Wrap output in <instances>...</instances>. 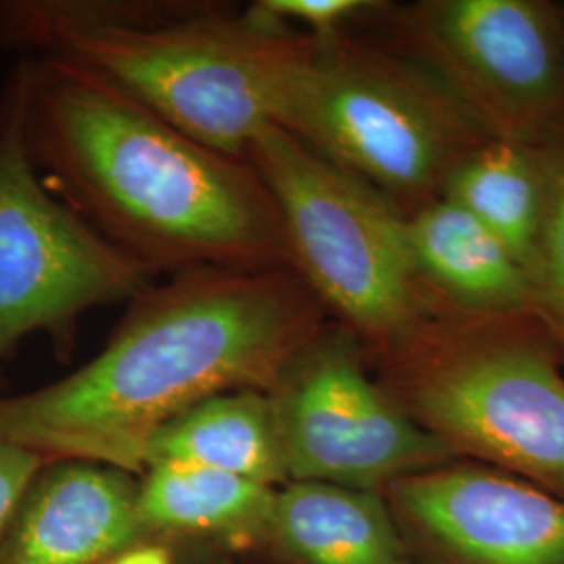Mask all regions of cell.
I'll list each match as a JSON object with an SVG mask.
<instances>
[{"mask_svg":"<svg viewBox=\"0 0 564 564\" xmlns=\"http://www.w3.org/2000/svg\"><path fill=\"white\" fill-rule=\"evenodd\" d=\"M328 323L293 270L172 274L130 300L90 362L36 391L0 395V442L46 463L142 475L160 429L223 393H268Z\"/></svg>","mask_w":564,"mask_h":564,"instance_id":"cell-1","label":"cell"},{"mask_svg":"<svg viewBox=\"0 0 564 564\" xmlns=\"http://www.w3.org/2000/svg\"><path fill=\"white\" fill-rule=\"evenodd\" d=\"M20 65L23 137L42 181L151 276L291 270L279 207L251 163L191 139L74 61Z\"/></svg>","mask_w":564,"mask_h":564,"instance_id":"cell-2","label":"cell"},{"mask_svg":"<svg viewBox=\"0 0 564 564\" xmlns=\"http://www.w3.org/2000/svg\"><path fill=\"white\" fill-rule=\"evenodd\" d=\"M302 32L216 2L0 0V44L74 61L220 153L276 123Z\"/></svg>","mask_w":564,"mask_h":564,"instance_id":"cell-3","label":"cell"},{"mask_svg":"<svg viewBox=\"0 0 564 564\" xmlns=\"http://www.w3.org/2000/svg\"><path fill=\"white\" fill-rule=\"evenodd\" d=\"M366 360L403 412L458 460L564 498V358L540 316L444 303Z\"/></svg>","mask_w":564,"mask_h":564,"instance_id":"cell-4","label":"cell"},{"mask_svg":"<svg viewBox=\"0 0 564 564\" xmlns=\"http://www.w3.org/2000/svg\"><path fill=\"white\" fill-rule=\"evenodd\" d=\"M274 126L403 216L442 199L452 172L494 141L423 65L356 28L303 34Z\"/></svg>","mask_w":564,"mask_h":564,"instance_id":"cell-5","label":"cell"},{"mask_svg":"<svg viewBox=\"0 0 564 564\" xmlns=\"http://www.w3.org/2000/svg\"><path fill=\"white\" fill-rule=\"evenodd\" d=\"M245 160L279 207L291 270L366 351L444 305L419 274L405 216L372 186L274 123L249 142Z\"/></svg>","mask_w":564,"mask_h":564,"instance_id":"cell-6","label":"cell"},{"mask_svg":"<svg viewBox=\"0 0 564 564\" xmlns=\"http://www.w3.org/2000/svg\"><path fill=\"white\" fill-rule=\"evenodd\" d=\"M351 28L423 65L489 139L538 149L564 134L563 4L372 0Z\"/></svg>","mask_w":564,"mask_h":564,"instance_id":"cell-7","label":"cell"},{"mask_svg":"<svg viewBox=\"0 0 564 564\" xmlns=\"http://www.w3.org/2000/svg\"><path fill=\"white\" fill-rule=\"evenodd\" d=\"M151 274L42 181L23 137V72L0 99V366L46 333L67 345L84 312L137 297Z\"/></svg>","mask_w":564,"mask_h":564,"instance_id":"cell-8","label":"cell"},{"mask_svg":"<svg viewBox=\"0 0 564 564\" xmlns=\"http://www.w3.org/2000/svg\"><path fill=\"white\" fill-rule=\"evenodd\" d=\"M289 481L381 491L458 460L370 375L362 343L330 323L268 391Z\"/></svg>","mask_w":564,"mask_h":564,"instance_id":"cell-9","label":"cell"},{"mask_svg":"<svg viewBox=\"0 0 564 564\" xmlns=\"http://www.w3.org/2000/svg\"><path fill=\"white\" fill-rule=\"evenodd\" d=\"M421 564H564V498L505 470L454 463L383 489Z\"/></svg>","mask_w":564,"mask_h":564,"instance_id":"cell-10","label":"cell"},{"mask_svg":"<svg viewBox=\"0 0 564 564\" xmlns=\"http://www.w3.org/2000/svg\"><path fill=\"white\" fill-rule=\"evenodd\" d=\"M141 484L82 460L46 463L0 535V564H109L149 540Z\"/></svg>","mask_w":564,"mask_h":564,"instance_id":"cell-11","label":"cell"},{"mask_svg":"<svg viewBox=\"0 0 564 564\" xmlns=\"http://www.w3.org/2000/svg\"><path fill=\"white\" fill-rule=\"evenodd\" d=\"M405 235L421 279L440 302L463 312L538 316L527 270L456 203L442 197L405 216Z\"/></svg>","mask_w":564,"mask_h":564,"instance_id":"cell-12","label":"cell"},{"mask_svg":"<svg viewBox=\"0 0 564 564\" xmlns=\"http://www.w3.org/2000/svg\"><path fill=\"white\" fill-rule=\"evenodd\" d=\"M291 564H421L381 491L289 481L268 533Z\"/></svg>","mask_w":564,"mask_h":564,"instance_id":"cell-13","label":"cell"},{"mask_svg":"<svg viewBox=\"0 0 564 564\" xmlns=\"http://www.w3.org/2000/svg\"><path fill=\"white\" fill-rule=\"evenodd\" d=\"M276 489L193 463L144 470L139 496L147 535L212 538L228 545L268 544Z\"/></svg>","mask_w":564,"mask_h":564,"instance_id":"cell-14","label":"cell"},{"mask_svg":"<svg viewBox=\"0 0 564 564\" xmlns=\"http://www.w3.org/2000/svg\"><path fill=\"white\" fill-rule=\"evenodd\" d=\"M144 463L202 464L268 487L289 484L272 403L256 389L209 398L165 424Z\"/></svg>","mask_w":564,"mask_h":564,"instance_id":"cell-15","label":"cell"},{"mask_svg":"<svg viewBox=\"0 0 564 564\" xmlns=\"http://www.w3.org/2000/svg\"><path fill=\"white\" fill-rule=\"evenodd\" d=\"M442 197L463 207L531 272L544 205L533 149L485 142L452 172Z\"/></svg>","mask_w":564,"mask_h":564,"instance_id":"cell-16","label":"cell"},{"mask_svg":"<svg viewBox=\"0 0 564 564\" xmlns=\"http://www.w3.org/2000/svg\"><path fill=\"white\" fill-rule=\"evenodd\" d=\"M542 174V224L531 263L538 316L564 358V134L533 149Z\"/></svg>","mask_w":564,"mask_h":564,"instance_id":"cell-17","label":"cell"},{"mask_svg":"<svg viewBox=\"0 0 564 564\" xmlns=\"http://www.w3.org/2000/svg\"><path fill=\"white\" fill-rule=\"evenodd\" d=\"M372 0H258L247 11L258 20L307 36H333L351 28Z\"/></svg>","mask_w":564,"mask_h":564,"instance_id":"cell-18","label":"cell"},{"mask_svg":"<svg viewBox=\"0 0 564 564\" xmlns=\"http://www.w3.org/2000/svg\"><path fill=\"white\" fill-rule=\"evenodd\" d=\"M46 460L21 449L18 445L0 442V535L9 523L25 487L36 477Z\"/></svg>","mask_w":564,"mask_h":564,"instance_id":"cell-19","label":"cell"},{"mask_svg":"<svg viewBox=\"0 0 564 564\" xmlns=\"http://www.w3.org/2000/svg\"><path fill=\"white\" fill-rule=\"evenodd\" d=\"M109 564H174V556L165 545L141 544L126 550Z\"/></svg>","mask_w":564,"mask_h":564,"instance_id":"cell-20","label":"cell"},{"mask_svg":"<svg viewBox=\"0 0 564 564\" xmlns=\"http://www.w3.org/2000/svg\"><path fill=\"white\" fill-rule=\"evenodd\" d=\"M563 21H564V4H563Z\"/></svg>","mask_w":564,"mask_h":564,"instance_id":"cell-21","label":"cell"}]
</instances>
